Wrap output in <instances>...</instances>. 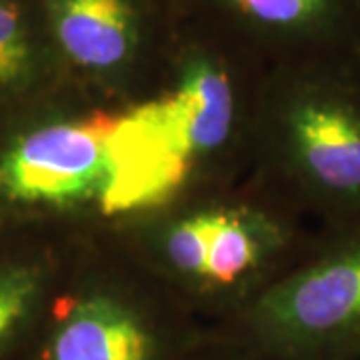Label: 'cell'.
I'll list each match as a JSON object with an SVG mask.
<instances>
[{"mask_svg": "<svg viewBox=\"0 0 360 360\" xmlns=\"http://www.w3.org/2000/svg\"><path fill=\"white\" fill-rule=\"evenodd\" d=\"M188 360H260L245 345L231 336L222 335L220 330L208 326L200 342L194 347Z\"/></svg>", "mask_w": 360, "mask_h": 360, "instance_id": "obj_11", "label": "cell"}, {"mask_svg": "<svg viewBox=\"0 0 360 360\" xmlns=\"http://www.w3.org/2000/svg\"><path fill=\"white\" fill-rule=\"evenodd\" d=\"M66 78L90 96L132 104L155 84L179 20L174 0H37Z\"/></svg>", "mask_w": 360, "mask_h": 360, "instance_id": "obj_7", "label": "cell"}, {"mask_svg": "<svg viewBox=\"0 0 360 360\" xmlns=\"http://www.w3.org/2000/svg\"><path fill=\"white\" fill-rule=\"evenodd\" d=\"M266 66L356 58L360 0H174Z\"/></svg>", "mask_w": 360, "mask_h": 360, "instance_id": "obj_8", "label": "cell"}, {"mask_svg": "<svg viewBox=\"0 0 360 360\" xmlns=\"http://www.w3.org/2000/svg\"><path fill=\"white\" fill-rule=\"evenodd\" d=\"M246 179L312 226L360 224V63L266 68Z\"/></svg>", "mask_w": 360, "mask_h": 360, "instance_id": "obj_3", "label": "cell"}, {"mask_svg": "<svg viewBox=\"0 0 360 360\" xmlns=\"http://www.w3.org/2000/svg\"><path fill=\"white\" fill-rule=\"evenodd\" d=\"M266 68L217 26L179 11L155 84L129 106L179 168L186 191L246 179Z\"/></svg>", "mask_w": 360, "mask_h": 360, "instance_id": "obj_4", "label": "cell"}, {"mask_svg": "<svg viewBox=\"0 0 360 360\" xmlns=\"http://www.w3.org/2000/svg\"><path fill=\"white\" fill-rule=\"evenodd\" d=\"M354 360H360V354H359V356H356V359H354Z\"/></svg>", "mask_w": 360, "mask_h": 360, "instance_id": "obj_12", "label": "cell"}, {"mask_svg": "<svg viewBox=\"0 0 360 360\" xmlns=\"http://www.w3.org/2000/svg\"><path fill=\"white\" fill-rule=\"evenodd\" d=\"M184 191L129 104L66 84L0 115V232L90 238Z\"/></svg>", "mask_w": 360, "mask_h": 360, "instance_id": "obj_1", "label": "cell"}, {"mask_svg": "<svg viewBox=\"0 0 360 360\" xmlns=\"http://www.w3.org/2000/svg\"><path fill=\"white\" fill-rule=\"evenodd\" d=\"M206 328L106 232L77 246L18 360H188Z\"/></svg>", "mask_w": 360, "mask_h": 360, "instance_id": "obj_5", "label": "cell"}, {"mask_svg": "<svg viewBox=\"0 0 360 360\" xmlns=\"http://www.w3.org/2000/svg\"><path fill=\"white\" fill-rule=\"evenodd\" d=\"M52 231L0 232V360H18L77 246Z\"/></svg>", "mask_w": 360, "mask_h": 360, "instance_id": "obj_9", "label": "cell"}, {"mask_svg": "<svg viewBox=\"0 0 360 360\" xmlns=\"http://www.w3.org/2000/svg\"><path fill=\"white\" fill-rule=\"evenodd\" d=\"M359 63H360V52H359Z\"/></svg>", "mask_w": 360, "mask_h": 360, "instance_id": "obj_13", "label": "cell"}, {"mask_svg": "<svg viewBox=\"0 0 360 360\" xmlns=\"http://www.w3.org/2000/svg\"><path fill=\"white\" fill-rule=\"evenodd\" d=\"M66 84L37 0H0V115Z\"/></svg>", "mask_w": 360, "mask_h": 360, "instance_id": "obj_10", "label": "cell"}, {"mask_svg": "<svg viewBox=\"0 0 360 360\" xmlns=\"http://www.w3.org/2000/svg\"><path fill=\"white\" fill-rule=\"evenodd\" d=\"M260 360L360 354V224L316 226L290 269L234 319L212 326Z\"/></svg>", "mask_w": 360, "mask_h": 360, "instance_id": "obj_6", "label": "cell"}, {"mask_svg": "<svg viewBox=\"0 0 360 360\" xmlns=\"http://www.w3.org/2000/svg\"><path fill=\"white\" fill-rule=\"evenodd\" d=\"M316 226L248 179L179 194L110 234L208 326L234 319L295 264Z\"/></svg>", "mask_w": 360, "mask_h": 360, "instance_id": "obj_2", "label": "cell"}]
</instances>
